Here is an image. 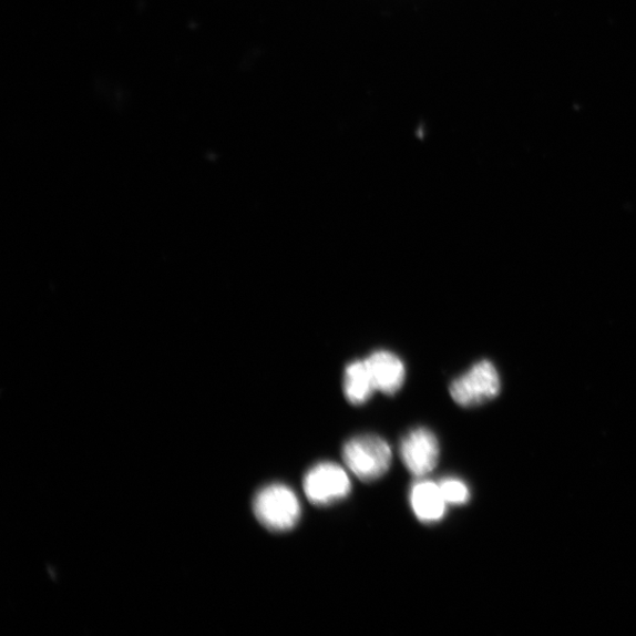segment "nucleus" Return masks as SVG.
Here are the masks:
<instances>
[{
	"mask_svg": "<svg viewBox=\"0 0 636 636\" xmlns=\"http://www.w3.org/2000/svg\"><path fill=\"white\" fill-rule=\"evenodd\" d=\"M254 512L260 525L275 533L294 530L302 514L297 495L283 483L260 490L254 501Z\"/></svg>",
	"mask_w": 636,
	"mask_h": 636,
	"instance_id": "f257e3e1",
	"label": "nucleus"
},
{
	"mask_svg": "<svg viewBox=\"0 0 636 636\" xmlns=\"http://www.w3.org/2000/svg\"><path fill=\"white\" fill-rule=\"evenodd\" d=\"M348 470L363 482L381 479L391 465L392 453L389 444L372 434L350 439L342 449Z\"/></svg>",
	"mask_w": 636,
	"mask_h": 636,
	"instance_id": "f03ea898",
	"label": "nucleus"
},
{
	"mask_svg": "<svg viewBox=\"0 0 636 636\" xmlns=\"http://www.w3.org/2000/svg\"><path fill=\"white\" fill-rule=\"evenodd\" d=\"M501 380L495 366L488 360L475 363L463 376L455 379L449 392L461 407H478L499 397Z\"/></svg>",
	"mask_w": 636,
	"mask_h": 636,
	"instance_id": "7ed1b4c3",
	"label": "nucleus"
},
{
	"mask_svg": "<svg viewBox=\"0 0 636 636\" xmlns=\"http://www.w3.org/2000/svg\"><path fill=\"white\" fill-rule=\"evenodd\" d=\"M304 489L315 506L326 507L348 497L351 483L341 465L321 462L310 468L304 480Z\"/></svg>",
	"mask_w": 636,
	"mask_h": 636,
	"instance_id": "20e7f679",
	"label": "nucleus"
},
{
	"mask_svg": "<svg viewBox=\"0 0 636 636\" xmlns=\"http://www.w3.org/2000/svg\"><path fill=\"white\" fill-rule=\"evenodd\" d=\"M400 455L411 475L423 478L432 473L440 459L438 438L427 428H417L402 439Z\"/></svg>",
	"mask_w": 636,
	"mask_h": 636,
	"instance_id": "39448f33",
	"label": "nucleus"
},
{
	"mask_svg": "<svg viewBox=\"0 0 636 636\" xmlns=\"http://www.w3.org/2000/svg\"><path fill=\"white\" fill-rule=\"evenodd\" d=\"M377 391L386 396H396L406 381V367L394 352L379 350L366 359Z\"/></svg>",
	"mask_w": 636,
	"mask_h": 636,
	"instance_id": "423d86ee",
	"label": "nucleus"
},
{
	"mask_svg": "<svg viewBox=\"0 0 636 636\" xmlns=\"http://www.w3.org/2000/svg\"><path fill=\"white\" fill-rule=\"evenodd\" d=\"M410 506L422 523H435L443 519L447 502L439 483L419 481L411 488Z\"/></svg>",
	"mask_w": 636,
	"mask_h": 636,
	"instance_id": "0eeeda50",
	"label": "nucleus"
},
{
	"mask_svg": "<svg viewBox=\"0 0 636 636\" xmlns=\"http://www.w3.org/2000/svg\"><path fill=\"white\" fill-rule=\"evenodd\" d=\"M343 391L346 399L353 406H362L377 391L366 360L349 363L345 370Z\"/></svg>",
	"mask_w": 636,
	"mask_h": 636,
	"instance_id": "6e6552de",
	"label": "nucleus"
},
{
	"mask_svg": "<svg viewBox=\"0 0 636 636\" xmlns=\"http://www.w3.org/2000/svg\"><path fill=\"white\" fill-rule=\"evenodd\" d=\"M439 485L445 502L449 504L459 506V504H464L471 499V492L466 484L459 479H444Z\"/></svg>",
	"mask_w": 636,
	"mask_h": 636,
	"instance_id": "1a4fd4ad",
	"label": "nucleus"
}]
</instances>
